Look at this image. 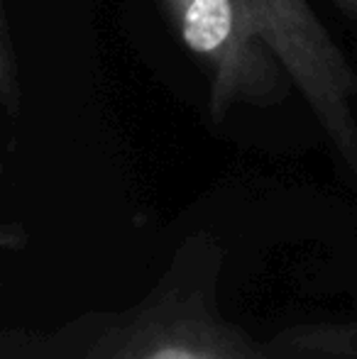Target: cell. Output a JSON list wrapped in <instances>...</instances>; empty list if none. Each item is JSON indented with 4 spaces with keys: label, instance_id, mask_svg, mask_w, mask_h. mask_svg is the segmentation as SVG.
<instances>
[{
    "label": "cell",
    "instance_id": "obj_1",
    "mask_svg": "<svg viewBox=\"0 0 357 359\" xmlns=\"http://www.w3.org/2000/svg\"><path fill=\"white\" fill-rule=\"evenodd\" d=\"M181 42L208 74L210 115L233 105H274L294 81L264 42L243 0H162Z\"/></svg>",
    "mask_w": 357,
    "mask_h": 359
},
{
    "label": "cell",
    "instance_id": "obj_2",
    "mask_svg": "<svg viewBox=\"0 0 357 359\" xmlns=\"http://www.w3.org/2000/svg\"><path fill=\"white\" fill-rule=\"evenodd\" d=\"M357 179V74L306 0H243Z\"/></svg>",
    "mask_w": 357,
    "mask_h": 359
},
{
    "label": "cell",
    "instance_id": "obj_3",
    "mask_svg": "<svg viewBox=\"0 0 357 359\" xmlns=\"http://www.w3.org/2000/svg\"><path fill=\"white\" fill-rule=\"evenodd\" d=\"M110 359H264L206 320H164L135 332Z\"/></svg>",
    "mask_w": 357,
    "mask_h": 359
},
{
    "label": "cell",
    "instance_id": "obj_4",
    "mask_svg": "<svg viewBox=\"0 0 357 359\" xmlns=\"http://www.w3.org/2000/svg\"><path fill=\"white\" fill-rule=\"evenodd\" d=\"M0 98L10 115L18 113L20 105V64L15 57L13 37H10L8 13H0Z\"/></svg>",
    "mask_w": 357,
    "mask_h": 359
},
{
    "label": "cell",
    "instance_id": "obj_5",
    "mask_svg": "<svg viewBox=\"0 0 357 359\" xmlns=\"http://www.w3.org/2000/svg\"><path fill=\"white\" fill-rule=\"evenodd\" d=\"M340 10H343L348 18H355L357 20V0H333Z\"/></svg>",
    "mask_w": 357,
    "mask_h": 359
}]
</instances>
